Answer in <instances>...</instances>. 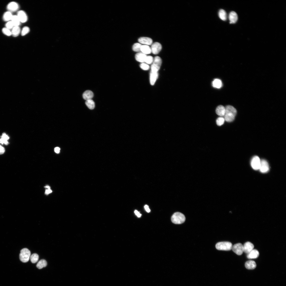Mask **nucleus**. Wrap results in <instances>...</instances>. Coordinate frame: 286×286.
I'll return each instance as SVG.
<instances>
[{
  "label": "nucleus",
  "mask_w": 286,
  "mask_h": 286,
  "mask_svg": "<svg viewBox=\"0 0 286 286\" xmlns=\"http://www.w3.org/2000/svg\"><path fill=\"white\" fill-rule=\"evenodd\" d=\"M219 16L220 18L223 21L226 20L227 18V14L224 10L220 9L219 12Z\"/></svg>",
  "instance_id": "bb28decb"
},
{
  "label": "nucleus",
  "mask_w": 286,
  "mask_h": 286,
  "mask_svg": "<svg viewBox=\"0 0 286 286\" xmlns=\"http://www.w3.org/2000/svg\"><path fill=\"white\" fill-rule=\"evenodd\" d=\"M162 46L159 43L155 42L152 44L151 48L152 52L154 54H158L161 50Z\"/></svg>",
  "instance_id": "9d476101"
},
{
  "label": "nucleus",
  "mask_w": 286,
  "mask_h": 286,
  "mask_svg": "<svg viewBox=\"0 0 286 286\" xmlns=\"http://www.w3.org/2000/svg\"><path fill=\"white\" fill-rule=\"evenodd\" d=\"M141 51L146 55L149 54L152 52L151 48L148 46L146 45L142 46Z\"/></svg>",
  "instance_id": "4be33fe9"
},
{
  "label": "nucleus",
  "mask_w": 286,
  "mask_h": 286,
  "mask_svg": "<svg viewBox=\"0 0 286 286\" xmlns=\"http://www.w3.org/2000/svg\"><path fill=\"white\" fill-rule=\"evenodd\" d=\"M245 267L248 269H253L257 267L255 262L253 260H249L247 261L245 264Z\"/></svg>",
  "instance_id": "aec40b11"
},
{
  "label": "nucleus",
  "mask_w": 286,
  "mask_h": 286,
  "mask_svg": "<svg viewBox=\"0 0 286 286\" xmlns=\"http://www.w3.org/2000/svg\"><path fill=\"white\" fill-rule=\"evenodd\" d=\"M225 121V120L224 118L222 117H219L216 120L217 124L218 126H221L224 123Z\"/></svg>",
  "instance_id": "2f4dec72"
},
{
  "label": "nucleus",
  "mask_w": 286,
  "mask_h": 286,
  "mask_svg": "<svg viewBox=\"0 0 286 286\" xmlns=\"http://www.w3.org/2000/svg\"><path fill=\"white\" fill-rule=\"evenodd\" d=\"M260 163L261 160L258 156H255L252 159L251 162V165L254 170H259Z\"/></svg>",
  "instance_id": "423d86ee"
},
{
  "label": "nucleus",
  "mask_w": 286,
  "mask_h": 286,
  "mask_svg": "<svg viewBox=\"0 0 286 286\" xmlns=\"http://www.w3.org/2000/svg\"><path fill=\"white\" fill-rule=\"evenodd\" d=\"M5 148L0 145V154H3L5 152Z\"/></svg>",
  "instance_id": "4c0bfd02"
},
{
  "label": "nucleus",
  "mask_w": 286,
  "mask_h": 286,
  "mask_svg": "<svg viewBox=\"0 0 286 286\" xmlns=\"http://www.w3.org/2000/svg\"><path fill=\"white\" fill-rule=\"evenodd\" d=\"M138 42L140 43L146 45H150L153 43V40L151 38L146 37L140 38L138 39Z\"/></svg>",
  "instance_id": "ddd939ff"
},
{
  "label": "nucleus",
  "mask_w": 286,
  "mask_h": 286,
  "mask_svg": "<svg viewBox=\"0 0 286 286\" xmlns=\"http://www.w3.org/2000/svg\"><path fill=\"white\" fill-rule=\"evenodd\" d=\"M47 261L44 259H42L40 260L36 265L37 267L39 269H41L44 267H46L47 265Z\"/></svg>",
  "instance_id": "393cba45"
},
{
  "label": "nucleus",
  "mask_w": 286,
  "mask_h": 286,
  "mask_svg": "<svg viewBox=\"0 0 286 286\" xmlns=\"http://www.w3.org/2000/svg\"><path fill=\"white\" fill-rule=\"evenodd\" d=\"M171 220L172 222L175 224H181L185 221V217L182 213L180 212L174 213L172 216Z\"/></svg>",
  "instance_id": "f03ea898"
},
{
  "label": "nucleus",
  "mask_w": 286,
  "mask_h": 286,
  "mask_svg": "<svg viewBox=\"0 0 286 286\" xmlns=\"http://www.w3.org/2000/svg\"><path fill=\"white\" fill-rule=\"evenodd\" d=\"M19 8V6L18 3L15 2H12L9 3L7 6L8 11L11 13L17 11Z\"/></svg>",
  "instance_id": "1a4fd4ad"
},
{
  "label": "nucleus",
  "mask_w": 286,
  "mask_h": 286,
  "mask_svg": "<svg viewBox=\"0 0 286 286\" xmlns=\"http://www.w3.org/2000/svg\"><path fill=\"white\" fill-rule=\"evenodd\" d=\"M147 56L142 53L139 52L137 53L135 56L136 60L138 62L143 63L145 62Z\"/></svg>",
  "instance_id": "dca6fc26"
},
{
  "label": "nucleus",
  "mask_w": 286,
  "mask_h": 286,
  "mask_svg": "<svg viewBox=\"0 0 286 286\" xmlns=\"http://www.w3.org/2000/svg\"><path fill=\"white\" fill-rule=\"evenodd\" d=\"M86 104L88 107L90 109H93L95 107V103L92 99L87 101Z\"/></svg>",
  "instance_id": "c85d7f7f"
},
{
  "label": "nucleus",
  "mask_w": 286,
  "mask_h": 286,
  "mask_svg": "<svg viewBox=\"0 0 286 286\" xmlns=\"http://www.w3.org/2000/svg\"><path fill=\"white\" fill-rule=\"evenodd\" d=\"M13 16L12 13L8 11L4 13L3 19L4 21L8 22L11 21Z\"/></svg>",
  "instance_id": "b1692460"
},
{
  "label": "nucleus",
  "mask_w": 286,
  "mask_h": 286,
  "mask_svg": "<svg viewBox=\"0 0 286 286\" xmlns=\"http://www.w3.org/2000/svg\"><path fill=\"white\" fill-rule=\"evenodd\" d=\"M60 148L58 147H56L55 149V151L57 153H59L60 152Z\"/></svg>",
  "instance_id": "79ce46f5"
},
{
  "label": "nucleus",
  "mask_w": 286,
  "mask_h": 286,
  "mask_svg": "<svg viewBox=\"0 0 286 286\" xmlns=\"http://www.w3.org/2000/svg\"><path fill=\"white\" fill-rule=\"evenodd\" d=\"M2 31L3 33L7 36H10L12 35L11 31L6 27L3 28Z\"/></svg>",
  "instance_id": "72a5a7b5"
},
{
  "label": "nucleus",
  "mask_w": 286,
  "mask_h": 286,
  "mask_svg": "<svg viewBox=\"0 0 286 286\" xmlns=\"http://www.w3.org/2000/svg\"><path fill=\"white\" fill-rule=\"evenodd\" d=\"M225 112L224 116L225 121L228 122L233 121L237 114L236 109L233 106L228 105L225 108Z\"/></svg>",
  "instance_id": "f257e3e1"
},
{
  "label": "nucleus",
  "mask_w": 286,
  "mask_h": 286,
  "mask_svg": "<svg viewBox=\"0 0 286 286\" xmlns=\"http://www.w3.org/2000/svg\"><path fill=\"white\" fill-rule=\"evenodd\" d=\"M6 28L10 30L12 29L14 26L12 22L10 21L7 22L6 24Z\"/></svg>",
  "instance_id": "c9c22d12"
},
{
  "label": "nucleus",
  "mask_w": 286,
  "mask_h": 286,
  "mask_svg": "<svg viewBox=\"0 0 286 286\" xmlns=\"http://www.w3.org/2000/svg\"><path fill=\"white\" fill-rule=\"evenodd\" d=\"M12 35L14 37L18 36L21 32L19 26H14L11 30Z\"/></svg>",
  "instance_id": "5701e85b"
},
{
  "label": "nucleus",
  "mask_w": 286,
  "mask_h": 286,
  "mask_svg": "<svg viewBox=\"0 0 286 286\" xmlns=\"http://www.w3.org/2000/svg\"><path fill=\"white\" fill-rule=\"evenodd\" d=\"M45 187L48 188V189H51L50 187L49 186H46Z\"/></svg>",
  "instance_id": "37998d69"
},
{
  "label": "nucleus",
  "mask_w": 286,
  "mask_h": 286,
  "mask_svg": "<svg viewBox=\"0 0 286 286\" xmlns=\"http://www.w3.org/2000/svg\"><path fill=\"white\" fill-rule=\"evenodd\" d=\"M232 244L228 242H219L216 245V248L219 250L228 251L232 249Z\"/></svg>",
  "instance_id": "7ed1b4c3"
},
{
  "label": "nucleus",
  "mask_w": 286,
  "mask_h": 286,
  "mask_svg": "<svg viewBox=\"0 0 286 286\" xmlns=\"http://www.w3.org/2000/svg\"><path fill=\"white\" fill-rule=\"evenodd\" d=\"M30 258L32 263H35L38 262L39 259V256L37 254L34 253L31 256Z\"/></svg>",
  "instance_id": "c756f323"
},
{
  "label": "nucleus",
  "mask_w": 286,
  "mask_h": 286,
  "mask_svg": "<svg viewBox=\"0 0 286 286\" xmlns=\"http://www.w3.org/2000/svg\"><path fill=\"white\" fill-rule=\"evenodd\" d=\"M232 249L236 254L240 255L243 252V245L241 243H237L232 246Z\"/></svg>",
  "instance_id": "0eeeda50"
},
{
  "label": "nucleus",
  "mask_w": 286,
  "mask_h": 286,
  "mask_svg": "<svg viewBox=\"0 0 286 286\" xmlns=\"http://www.w3.org/2000/svg\"><path fill=\"white\" fill-rule=\"evenodd\" d=\"M30 31V29L28 27H24L23 28L21 32L22 36H24L28 34Z\"/></svg>",
  "instance_id": "473e14b6"
},
{
  "label": "nucleus",
  "mask_w": 286,
  "mask_h": 286,
  "mask_svg": "<svg viewBox=\"0 0 286 286\" xmlns=\"http://www.w3.org/2000/svg\"><path fill=\"white\" fill-rule=\"evenodd\" d=\"M31 254V252L28 249L25 248L22 249L19 255L20 260L24 263L28 262L29 260Z\"/></svg>",
  "instance_id": "20e7f679"
},
{
  "label": "nucleus",
  "mask_w": 286,
  "mask_h": 286,
  "mask_svg": "<svg viewBox=\"0 0 286 286\" xmlns=\"http://www.w3.org/2000/svg\"><path fill=\"white\" fill-rule=\"evenodd\" d=\"M140 67L142 69L144 70H148L150 68L148 64L144 63H142L141 64Z\"/></svg>",
  "instance_id": "e433bc0d"
},
{
  "label": "nucleus",
  "mask_w": 286,
  "mask_h": 286,
  "mask_svg": "<svg viewBox=\"0 0 286 286\" xmlns=\"http://www.w3.org/2000/svg\"><path fill=\"white\" fill-rule=\"evenodd\" d=\"M259 170L262 173H266L268 172L269 170L268 163L265 159L261 160Z\"/></svg>",
  "instance_id": "6e6552de"
},
{
  "label": "nucleus",
  "mask_w": 286,
  "mask_h": 286,
  "mask_svg": "<svg viewBox=\"0 0 286 286\" xmlns=\"http://www.w3.org/2000/svg\"><path fill=\"white\" fill-rule=\"evenodd\" d=\"M229 18L230 24L235 23L238 19L237 14L235 12L232 11L229 13Z\"/></svg>",
  "instance_id": "4468645a"
},
{
  "label": "nucleus",
  "mask_w": 286,
  "mask_h": 286,
  "mask_svg": "<svg viewBox=\"0 0 286 286\" xmlns=\"http://www.w3.org/2000/svg\"><path fill=\"white\" fill-rule=\"evenodd\" d=\"M243 252L248 254L254 249V244L250 242H248L245 243L243 245Z\"/></svg>",
  "instance_id": "9b49d317"
},
{
  "label": "nucleus",
  "mask_w": 286,
  "mask_h": 286,
  "mask_svg": "<svg viewBox=\"0 0 286 286\" xmlns=\"http://www.w3.org/2000/svg\"><path fill=\"white\" fill-rule=\"evenodd\" d=\"M144 208L146 211L148 213H149L150 210L149 208V207L147 205H146L145 206Z\"/></svg>",
  "instance_id": "ea45409f"
},
{
  "label": "nucleus",
  "mask_w": 286,
  "mask_h": 286,
  "mask_svg": "<svg viewBox=\"0 0 286 286\" xmlns=\"http://www.w3.org/2000/svg\"><path fill=\"white\" fill-rule=\"evenodd\" d=\"M52 191L51 189H48L46 190L45 193L47 195L48 194H49L52 193Z\"/></svg>",
  "instance_id": "a19ab883"
},
{
  "label": "nucleus",
  "mask_w": 286,
  "mask_h": 286,
  "mask_svg": "<svg viewBox=\"0 0 286 286\" xmlns=\"http://www.w3.org/2000/svg\"><path fill=\"white\" fill-rule=\"evenodd\" d=\"M158 74L157 72H151L150 74V84L151 85L153 86L154 85L158 77Z\"/></svg>",
  "instance_id": "f3484780"
},
{
  "label": "nucleus",
  "mask_w": 286,
  "mask_h": 286,
  "mask_svg": "<svg viewBox=\"0 0 286 286\" xmlns=\"http://www.w3.org/2000/svg\"><path fill=\"white\" fill-rule=\"evenodd\" d=\"M259 252L256 249H253L247 255V258L249 259H255L258 257Z\"/></svg>",
  "instance_id": "2eb2a0df"
},
{
  "label": "nucleus",
  "mask_w": 286,
  "mask_h": 286,
  "mask_svg": "<svg viewBox=\"0 0 286 286\" xmlns=\"http://www.w3.org/2000/svg\"><path fill=\"white\" fill-rule=\"evenodd\" d=\"M11 21L14 26H19L21 23L17 15L13 16Z\"/></svg>",
  "instance_id": "a878e982"
},
{
  "label": "nucleus",
  "mask_w": 286,
  "mask_h": 286,
  "mask_svg": "<svg viewBox=\"0 0 286 286\" xmlns=\"http://www.w3.org/2000/svg\"><path fill=\"white\" fill-rule=\"evenodd\" d=\"M162 61L161 58L159 57H155L151 66V71L152 72H157L159 69L162 64Z\"/></svg>",
  "instance_id": "39448f33"
},
{
  "label": "nucleus",
  "mask_w": 286,
  "mask_h": 286,
  "mask_svg": "<svg viewBox=\"0 0 286 286\" xmlns=\"http://www.w3.org/2000/svg\"><path fill=\"white\" fill-rule=\"evenodd\" d=\"M17 16L21 23H24L27 21V16L26 12L24 11H19L17 13Z\"/></svg>",
  "instance_id": "f8f14e48"
},
{
  "label": "nucleus",
  "mask_w": 286,
  "mask_h": 286,
  "mask_svg": "<svg viewBox=\"0 0 286 286\" xmlns=\"http://www.w3.org/2000/svg\"><path fill=\"white\" fill-rule=\"evenodd\" d=\"M213 86L214 87L220 88L222 87V83L221 81L219 79H215L213 82Z\"/></svg>",
  "instance_id": "cd10ccee"
},
{
  "label": "nucleus",
  "mask_w": 286,
  "mask_h": 286,
  "mask_svg": "<svg viewBox=\"0 0 286 286\" xmlns=\"http://www.w3.org/2000/svg\"><path fill=\"white\" fill-rule=\"evenodd\" d=\"M134 213L138 217L140 218L141 217L142 214L137 210H135L134 211Z\"/></svg>",
  "instance_id": "58836bf2"
},
{
  "label": "nucleus",
  "mask_w": 286,
  "mask_h": 286,
  "mask_svg": "<svg viewBox=\"0 0 286 286\" xmlns=\"http://www.w3.org/2000/svg\"><path fill=\"white\" fill-rule=\"evenodd\" d=\"M142 46L140 43H136L134 44L133 46V50L134 52H139L141 51V48Z\"/></svg>",
  "instance_id": "7c9ffc66"
},
{
  "label": "nucleus",
  "mask_w": 286,
  "mask_h": 286,
  "mask_svg": "<svg viewBox=\"0 0 286 286\" xmlns=\"http://www.w3.org/2000/svg\"><path fill=\"white\" fill-rule=\"evenodd\" d=\"M216 113L218 116L221 117L224 116L225 113V108L222 105L218 106L216 109Z\"/></svg>",
  "instance_id": "a211bd4d"
},
{
  "label": "nucleus",
  "mask_w": 286,
  "mask_h": 286,
  "mask_svg": "<svg viewBox=\"0 0 286 286\" xmlns=\"http://www.w3.org/2000/svg\"><path fill=\"white\" fill-rule=\"evenodd\" d=\"M93 97V93L89 90L86 91L83 94V97L84 99L86 101L92 99Z\"/></svg>",
  "instance_id": "6ab92c4d"
},
{
  "label": "nucleus",
  "mask_w": 286,
  "mask_h": 286,
  "mask_svg": "<svg viewBox=\"0 0 286 286\" xmlns=\"http://www.w3.org/2000/svg\"><path fill=\"white\" fill-rule=\"evenodd\" d=\"M153 61L154 59L153 57L150 56H147L145 62L148 64H150L153 63Z\"/></svg>",
  "instance_id": "f704fd0d"
},
{
  "label": "nucleus",
  "mask_w": 286,
  "mask_h": 286,
  "mask_svg": "<svg viewBox=\"0 0 286 286\" xmlns=\"http://www.w3.org/2000/svg\"><path fill=\"white\" fill-rule=\"evenodd\" d=\"M1 137V138L0 139V143L2 144H4L6 145H7L9 144L8 140L9 139V137L5 133H3Z\"/></svg>",
  "instance_id": "412c9836"
}]
</instances>
